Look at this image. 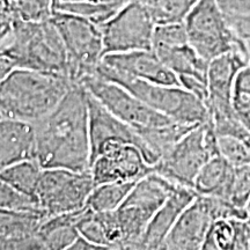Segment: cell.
Returning a JSON list of instances; mask_svg holds the SVG:
<instances>
[{"label":"cell","mask_w":250,"mask_h":250,"mask_svg":"<svg viewBox=\"0 0 250 250\" xmlns=\"http://www.w3.org/2000/svg\"><path fill=\"white\" fill-rule=\"evenodd\" d=\"M36 160L43 169L86 171L92 165L87 90L74 83L48 116L36 122Z\"/></svg>","instance_id":"cell-1"},{"label":"cell","mask_w":250,"mask_h":250,"mask_svg":"<svg viewBox=\"0 0 250 250\" xmlns=\"http://www.w3.org/2000/svg\"><path fill=\"white\" fill-rule=\"evenodd\" d=\"M73 81L58 74L15 68L0 83V115L36 123L64 99Z\"/></svg>","instance_id":"cell-2"},{"label":"cell","mask_w":250,"mask_h":250,"mask_svg":"<svg viewBox=\"0 0 250 250\" xmlns=\"http://www.w3.org/2000/svg\"><path fill=\"white\" fill-rule=\"evenodd\" d=\"M0 56L11 61L15 68H28L71 79L67 50L51 19L43 22L13 21L9 30L1 35Z\"/></svg>","instance_id":"cell-3"},{"label":"cell","mask_w":250,"mask_h":250,"mask_svg":"<svg viewBox=\"0 0 250 250\" xmlns=\"http://www.w3.org/2000/svg\"><path fill=\"white\" fill-rule=\"evenodd\" d=\"M94 73L130 90L146 104L177 123L201 125L211 121L208 104L181 86H167L121 73L101 62Z\"/></svg>","instance_id":"cell-4"},{"label":"cell","mask_w":250,"mask_h":250,"mask_svg":"<svg viewBox=\"0 0 250 250\" xmlns=\"http://www.w3.org/2000/svg\"><path fill=\"white\" fill-rule=\"evenodd\" d=\"M176 184L152 171L134 184L123 204L115 210L122 235V249H140L149 221L170 196Z\"/></svg>","instance_id":"cell-5"},{"label":"cell","mask_w":250,"mask_h":250,"mask_svg":"<svg viewBox=\"0 0 250 250\" xmlns=\"http://www.w3.org/2000/svg\"><path fill=\"white\" fill-rule=\"evenodd\" d=\"M219 154L218 134L212 121L188 132L154 165V171L180 186L193 189L197 175L212 156Z\"/></svg>","instance_id":"cell-6"},{"label":"cell","mask_w":250,"mask_h":250,"mask_svg":"<svg viewBox=\"0 0 250 250\" xmlns=\"http://www.w3.org/2000/svg\"><path fill=\"white\" fill-rule=\"evenodd\" d=\"M51 21L67 50L71 79L73 83H80L81 78L94 73L102 61V31L88 19L57 9L54 11Z\"/></svg>","instance_id":"cell-7"},{"label":"cell","mask_w":250,"mask_h":250,"mask_svg":"<svg viewBox=\"0 0 250 250\" xmlns=\"http://www.w3.org/2000/svg\"><path fill=\"white\" fill-rule=\"evenodd\" d=\"M184 23L189 44L208 62L237 44L235 33L215 0H197Z\"/></svg>","instance_id":"cell-8"},{"label":"cell","mask_w":250,"mask_h":250,"mask_svg":"<svg viewBox=\"0 0 250 250\" xmlns=\"http://www.w3.org/2000/svg\"><path fill=\"white\" fill-rule=\"evenodd\" d=\"M95 188L89 170L74 171L64 168L43 169L37 189L41 208L48 217L81 210Z\"/></svg>","instance_id":"cell-9"},{"label":"cell","mask_w":250,"mask_h":250,"mask_svg":"<svg viewBox=\"0 0 250 250\" xmlns=\"http://www.w3.org/2000/svg\"><path fill=\"white\" fill-rule=\"evenodd\" d=\"M80 83L109 111L134 129L160 126L175 122L154 110L123 86L104 79L96 73L83 77Z\"/></svg>","instance_id":"cell-10"},{"label":"cell","mask_w":250,"mask_h":250,"mask_svg":"<svg viewBox=\"0 0 250 250\" xmlns=\"http://www.w3.org/2000/svg\"><path fill=\"white\" fill-rule=\"evenodd\" d=\"M100 29L103 56L153 48L155 23L139 0H130Z\"/></svg>","instance_id":"cell-11"},{"label":"cell","mask_w":250,"mask_h":250,"mask_svg":"<svg viewBox=\"0 0 250 250\" xmlns=\"http://www.w3.org/2000/svg\"><path fill=\"white\" fill-rule=\"evenodd\" d=\"M87 90V89H86ZM89 110V136L92 148V162L102 154L104 148L110 144L123 143L137 146L145 156L146 161L154 167L158 162L153 153L149 151L138 131L115 116L98 99L87 90ZM92 166V165H90Z\"/></svg>","instance_id":"cell-12"},{"label":"cell","mask_w":250,"mask_h":250,"mask_svg":"<svg viewBox=\"0 0 250 250\" xmlns=\"http://www.w3.org/2000/svg\"><path fill=\"white\" fill-rule=\"evenodd\" d=\"M154 171L142 151L132 144L114 143L92 162L95 187L109 182H138Z\"/></svg>","instance_id":"cell-13"},{"label":"cell","mask_w":250,"mask_h":250,"mask_svg":"<svg viewBox=\"0 0 250 250\" xmlns=\"http://www.w3.org/2000/svg\"><path fill=\"white\" fill-rule=\"evenodd\" d=\"M215 221L205 196L198 195L184 210L166 237L162 249H202L205 237Z\"/></svg>","instance_id":"cell-14"},{"label":"cell","mask_w":250,"mask_h":250,"mask_svg":"<svg viewBox=\"0 0 250 250\" xmlns=\"http://www.w3.org/2000/svg\"><path fill=\"white\" fill-rule=\"evenodd\" d=\"M103 64L121 73L167 86H181L179 77L169 70L153 50H136V51L109 54L103 56Z\"/></svg>","instance_id":"cell-15"},{"label":"cell","mask_w":250,"mask_h":250,"mask_svg":"<svg viewBox=\"0 0 250 250\" xmlns=\"http://www.w3.org/2000/svg\"><path fill=\"white\" fill-rule=\"evenodd\" d=\"M46 218L43 210H0V249H44L39 229Z\"/></svg>","instance_id":"cell-16"},{"label":"cell","mask_w":250,"mask_h":250,"mask_svg":"<svg viewBox=\"0 0 250 250\" xmlns=\"http://www.w3.org/2000/svg\"><path fill=\"white\" fill-rule=\"evenodd\" d=\"M197 196L198 193L192 188L177 184L167 201L149 221L140 242V249H162L166 237L168 236L181 213L195 201Z\"/></svg>","instance_id":"cell-17"},{"label":"cell","mask_w":250,"mask_h":250,"mask_svg":"<svg viewBox=\"0 0 250 250\" xmlns=\"http://www.w3.org/2000/svg\"><path fill=\"white\" fill-rule=\"evenodd\" d=\"M33 159H36L35 124L13 118H1L0 169Z\"/></svg>","instance_id":"cell-18"},{"label":"cell","mask_w":250,"mask_h":250,"mask_svg":"<svg viewBox=\"0 0 250 250\" xmlns=\"http://www.w3.org/2000/svg\"><path fill=\"white\" fill-rule=\"evenodd\" d=\"M86 206L81 210L48 217L39 229V237L44 250L70 249L80 235L77 228Z\"/></svg>","instance_id":"cell-19"},{"label":"cell","mask_w":250,"mask_h":250,"mask_svg":"<svg viewBox=\"0 0 250 250\" xmlns=\"http://www.w3.org/2000/svg\"><path fill=\"white\" fill-rule=\"evenodd\" d=\"M152 50L177 77L191 76L208 83L210 62L203 58L189 43L177 46H159Z\"/></svg>","instance_id":"cell-20"},{"label":"cell","mask_w":250,"mask_h":250,"mask_svg":"<svg viewBox=\"0 0 250 250\" xmlns=\"http://www.w3.org/2000/svg\"><path fill=\"white\" fill-rule=\"evenodd\" d=\"M235 167L220 154L212 156L197 175L193 190L203 196H214L228 201Z\"/></svg>","instance_id":"cell-21"},{"label":"cell","mask_w":250,"mask_h":250,"mask_svg":"<svg viewBox=\"0 0 250 250\" xmlns=\"http://www.w3.org/2000/svg\"><path fill=\"white\" fill-rule=\"evenodd\" d=\"M54 0H1V35L13 21L43 22L54 14Z\"/></svg>","instance_id":"cell-22"},{"label":"cell","mask_w":250,"mask_h":250,"mask_svg":"<svg viewBox=\"0 0 250 250\" xmlns=\"http://www.w3.org/2000/svg\"><path fill=\"white\" fill-rule=\"evenodd\" d=\"M196 126L198 125H188L171 122L169 124L160 125V126L144 127V129L136 130L138 131L140 137L147 145L149 151L159 161L166 153L173 148L175 144L179 143L188 132H190Z\"/></svg>","instance_id":"cell-23"},{"label":"cell","mask_w":250,"mask_h":250,"mask_svg":"<svg viewBox=\"0 0 250 250\" xmlns=\"http://www.w3.org/2000/svg\"><path fill=\"white\" fill-rule=\"evenodd\" d=\"M43 168L36 159L18 162L0 171V182L11 186L19 191L36 197Z\"/></svg>","instance_id":"cell-24"},{"label":"cell","mask_w":250,"mask_h":250,"mask_svg":"<svg viewBox=\"0 0 250 250\" xmlns=\"http://www.w3.org/2000/svg\"><path fill=\"white\" fill-rule=\"evenodd\" d=\"M137 182H109L99 184L93 189L86 206L94 212L117 210L123 204Z\"/></svg>","instance_id":"cell-25"},{"label":"cell","mask_w":250,"mask_h":250,"mask_svg":"<svg viewBox=\"0 0 250 250\" xmlns=\"http://www.w3.org/2000/svg\"><path fill=\"white\" fill-rule=\"evenodd\" d=\"M155 26L184 22L197 0H139Z\"/></svg>","instance_id":"cell-26"},{"label":"cell","mask_w":250,"mask_h":250,"mask_svg":"<svg viewBox=\"0 0 250 250\" xmlns=\"http://www.w3.org/2000/svg\"><path fill=\"white\" fill-rule=\"evenodd\" d=\"M125 5L108 4V2H102L100 0H96V1H62V0H58L57 2H55L54 8L57 11L66 12V13L88 19L100 27L101 24L107 22L109 19L114 17Z\"/></svg>","instance_id":"cell-27"},{"label":"cell","mask_w":250,"mask_h":250,"mask_svg":"<svg viewBox=\"0 0 250 250\" xmlns=\"http://www.w3.org/2000/svg\"><path fill=\"white\" fill-rule=\"evenodd\" d=\"M235 247V230L232 219H218L208 230L203 250H233Z\"/></svg>","instance_id":"cell-28"},{"label":"cell","mask_w":250,"mask_h":250,"mask_svg":"<svg viewBox=\"0 0 250 250\" xmlns=\"http://www.w3.org/2000/svg\"><path fill=\"white\" fill-rule=\"evenodd\" d=\"M219 154L234 167L250 164V142L234 136H218Z\"/></svg>","instance_id":"cell-29"},{"label":"cell","mask_w":250,"mask_h":250,"mask_svg":"<svg viewBox=\"0 0 250 250\" xmlns=\"http://www.w3.org/2000/svg\"><path fill=\"white\" fill-rule=\"evenodd\" d=\"M0 210L9 211H40L39 198L14 189L8 184L0 182Z\"/></svg>","instance_id":"cell-30"},{"label":"cell","mask_w":250,"mask_h":250,"mask_svg":"<svg viewBox=\"0 0 250 250\" xmlns=\"http://www.w3.org/2000/svg\"><path fill=\"white\" fill-rule=\"evenodd\" d=\"M77 228L81 236L86 237L87 240L95 243V245L103 247L104 250L111 249L98 212H94L86 206L85 211L78 221Z\"/></svg>","instance_id":"cell-31"},{"label":"cell","mask_w":250,"mask_h":250,"mask_svg":"<svg viewBox=\"0 0 250 250\" xmlns=\"http://www.w3.org/2000/svg\"><path fill=\"white\" fill-rule=\"evenodd\" d=\"M187 27L184 22L155 26L153 34V48L159 46H177L188 44ZM152 48V49H153Z\"/></svg>","instance_id":"cell-32"},{"label":"cell","mask_w":250,"mask_h":250,"mask_svg":"<svg viewBox=\"0 0 250 250\" xmlns=\"http://www.w3.org/2000/svg\"><path fill=\"white\" fill-rule=\"evenodd\" d=\"M250 199V164L235 167L228 202L237 208H246Z\"/></svg>","instance_id":"cell-33"},{"label":"cell","mask_w":250,"mask_h":250,"mask_svg":"<svg viewBox=\"0 0 250 250\" xmlns=\"http://www.w3.org/2000/svg\"><path fill=\"white\" fill-rule=\"evenodd\" d=\"M233 103L237 111L250 107V62L237 72L233 87Z\"/></svg>","instance_id":"cell-34"},{"label":"cell","mask_w":250,"mask_h":250,"mask_svg":"<svg viewBox=\"0 0 250 250\" xmlns=\"http://www.w3.org/2000/svg\"><path fill=\"white\" fill-rule=\"evenodd\" d=\"M227 18L250 15V0H215Z\"/></svg>","instance_id":"cell-35"},{"label":"cell","mask_w":250,"mask_h":250,"mask_svg":"<svg viewBox=\"0 0 250 250\" xmlns=\"http://www.w3.org/2000/svg\"><path fill=\"white\" fill-rule=\"evenodd\" d=\"M228 22L235 33L237 39L242 42L250 58V15L248 17L227 18Z\"/></svg>","instance_id":"cell-36"},{"label":"cell","mask_w":250,"mask_h":250,"mask_svg":"<svg viewBox=\"0 0 250 250\" xmlns=\"http://www.w3.org/2000/svg\"><path fill=\"white\" fill-rule=\"evenodd\" d=\"M179 80H180L181 87H183L184 89H187L188 92L193 94V95L197 96L198 99H201L202 101H204L206 104H208V83L197 79V78L191 77V76H180Z\"/></svg>","instance_id":"cell-37"},{"label":"cell","mask_w":250,"mask_h":250,"mask_svg":"<svg viewBox=\"0 0 250 250\" xmlns=\"http://www.w3.org/2000/svg\"><path fill=\"white\" fill-rule=\"evenodd\" d=\"M235 230L234 249H250V215L246 219H232Z\"/></svg>","instance_id":"cell-38"},{"label":"cell","mask_w":250,"mask_h":250,"mask_svg":"<svg viewBox=\"0 0 250 250\" xmlns=\"http://www.w3.org/2000/svg\"><path fill=\"white\" fill-rule=\"evenodd\" d=\"M68 250H104V248L99 245H95V243L87 240L86 237L79 235Z\"/></svg>","instance_id":"cell-39"},{"label":"cell","mask_w":250,"mask_h":250,"mask_svg":"<svg viewBox=\"0 0 250 250\" xmlns=\"http://www.w3.org/2000/svg\"><path fill=\"white\" fill-rule=\"evenodd\" d=\"M237 112H239V115H240V117H241L243 124L246 125V127L250 132V107L243 109V110L237 111Z\"/></svg>","instance_id":"cell-40"},{"label":"cell","mask_w":250,"mask_h":250,"mask_svg":"<svg viewBox=\"0 0 250 250\" xmlns=\"http://www.w3.org/2000/svg\"><path fill=\"white\" fill-rule=\"evenodd\" d=\"M102 2H108V4H122L125 5L130 1V0H100Z\"/></svg>","instance_id":"cell-41"},{"label":"cell","mask_w":250,"mask_h":250,"mask_svg":"<svg viewBox=\"0 0 250 250\" xmlns=\"http://www.w3.org/2000/svg\"><path fill=\"white\" fill-rule=\"evenodd\" d=\"M58 1V0H57ZM56 1V2H57ZM62 1H96V0H62Z\"/></svg>","instance_id":"cell-42"},{"label":"cell","mask_w":250,"mask_h":250,"mask_svg":"<svg viewBox=\"0 0 250 250\" xmlns=\"http://www.w3.org/2000/svg\"><path fill=\"white\" fill-rule=\"evenodd\" d=\"M246 208H247V212H248V214L250 215V199H249L248 204H247V206H246Z\"/></svg>","instance_id":"cell-43"},{"label":"cell","mask_w":250,"mask_h":250,"mask_svg":"<svg viewBox=\"0 0 250 250\" xmlns=\"http://www.w3.org/2000/svg\"><path fill=\"white\" fill-rule=\"evenodd\" d=\"M56 1H57V0H54V5H55V2H56Z\"/></svg>","instance_id":"cell-44"}]
</instances>
